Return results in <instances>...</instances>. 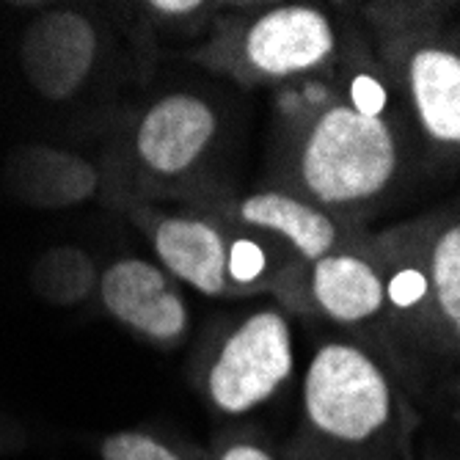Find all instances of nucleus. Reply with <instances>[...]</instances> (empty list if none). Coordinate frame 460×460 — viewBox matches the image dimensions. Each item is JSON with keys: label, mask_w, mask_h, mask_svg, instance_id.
<instances>
[{"label": "nucleus", "mask_w": 460, "mask_h": 460, "mask_svg": "<svg viewBox=\"0 0 460 460\" xmlns=\"http://www.w3.org/2000/svg\"><path fill=\"white\" fill-rule=\"evenodd\" d=\"M270 163L273 188L361 226L397 196L416 155L405 124L358 105L331 66L279 94Z\"/></svg>", "instance_id": "nucleus-1"}, {"label": "nucleus", "mask_w": 460, "mask_h": 460, "mask_svg": "<svg viewBox=\"0 0 460 460\" xmlns=\"http://www.w3.org/2000/svg\"><path fill=\"white\" fill-rule=\"evenodd\" d=\"M422 411L397 369L353 340H323L281 460H420Z\"/></svg>", "instance_id": "nucleus-2"}, {"label": "nucleus", "mask_w": 460, "mask_h": 460, "mask_svg": "<svg viewBox=\"0 0 460 460\" xmlns=\"http://www.w3.org/2000/svg\"><path fill=\"white\" fill-rule=\"evenodd\" d=\"M384 273L381 325L430 358L460 367V213H433L369 234Z\"/></svg>", "instance_id": "nucleus-3"}, {"label": "nucleus", "mask_w": 460, "mask_h": 460, "mask_svg": "<svg viewBox=\"0 0 460 460\" xmlns=\"http://www.w3.org/2000/svg\"><path fill=\"white\" fill-rule=\"evenodd\" d=\"M356 39L314 4H276L216 22L190 58L240 86H292L337 66Z\"/></svg>", "instance_id": "nucleus-4"}, {"label": "nucleus", "mask_w": 460, "mask_h": 460, "mask_svg": "<svg viewBox=\"0 0 460 460\" xmlns=\"http://www.w3.org/2000/svg\"><path fill=\"white\" fill-rule=\"evenodd\" d=\"M400 100L416 163H460V31L441 22L384 39L378 53Z\"/></svg>", "instance_id": "nucleus-5"}, {"label": "nucleus", "mask_w": 460, "mask_h": 460, "mask_svg": "<svg viewBox=\"0 0 460 460\" xmlns=\"http://www.w3.org/2000/svg\"><path fill=\"white\" fill-rule=\"evenodd\" d=\"M296 340L289 314L265 306L232 320L204 348L196 389L218 420L237 422L265 408L292 381Z\"/></svg>", "instance_id": "nucleus-6"}, {"label": "nucleus", "mask_w": 460, "mask_h": 460, "mask_svg": "<svg viewBox=\"0 0 460 460\" xmlns=\"http://www.w3.org/2000/svg\"><path fill=\"white\" fill-rule=\"evenodd\" d=\"M218 136L221 113L204 94L169 92L152 100L130 130V165L144 188L133 199L172 196L199 180L218 146Z\"/></svg>", "instance_id": "nucleus-7"}, {"label": "nucleus", "mask_w": 460, "mask_h": 460, "mask_svg": "<svg viewBox=\"0 0 460 460\" xmlns=\"http://www.w3.org/2000/svg\"><path fill=\"white\" fill-rule=\"evenodd\" d=\"M276 298L296 314H314L345 328L378 325L386 309L381 265L369 248V232L353 243L292 270Z\"/></svg>", "instance_id": "nucleus-8"}, {"label": "nucleus", "mask_w": 460, "mask_h": 460, "mask_svg": "<svg viewBox=\"0 0 460 460\" xmlns=\"http://www.w3.org/2000/svg\"><path fill=\"white\" fill-rule=\"evenodd\" d=\"M124 210L172 279L207 298H232L229 232L210 210L199 201H182L174 210H165L146 199H128Z\"/></svg>", "instance_id": "nucleus-9"}, {"label": "nucleus", "mask_w": 460, "mask_h": 460, "mask_svg": "<svg viewBox=\"0 0 460 460\" xmlns=\"http://www.w3.org/2000/svg\"><path fill=\"white\" fill-rule=\"evenodd\" d=\"M188 201H199L218 218L270 240L296 265L331 254L364 234V226L348 224L273 185L240 196H201Z\"/></svg>", "instance_id": "nucleus-10"}, {"label": "nucleus", "mask_w": 460, "mask_h": 460, "mask_svg": "<svg viewBox=\"0 0 460 460\" xmlns=\"http://www.w3.org/2000/svg\"><path fill=\"white\" fill-rule=\"evenodd\" d=\"M100 50V28L86 12L45 9L22 28L20 66L41 100L66 102L94 75Z\"/></svg>", "instance_id": "nucleus-11"}, {"label": "nucleus", "mask_w": 460, "mask_h": 460, "mask_svg": "<svg viewBox=\"0 0 460 460\" xmlns=\"http://www.w3.org/2000/svg\"><path fill=\"white\" fill-rule=\"evenodd\" d=\"M102 309L155 348H180L190 331V309L177 279L141 257L113 260L97 281Z\"/></svg>", "instance_id": "nucleus-12"}, {"label": "nucleus", "mask_w": 460, "mask_h": 460, "mask_svg": "<svg viewBox=\"0 0 460 460\" xmlns=\"http://www.w3.org/2000/svg\"><path fill=\"white\" fill-rule=\"evenodd\" d=\"M4 180L14 199L36 210L77 207L94 199L102 182L89 157L50 144H25L14 149L6 160Z\"/></svg>", "instance_id": "nucleus-13"}, {"label": "nucleus", "mask_w": 460, "mask_h": 460, "mask_svg": "<svg viewBox=\"0 0 460 460\" xmlns=\"http://www.w3.org/2000/svg\"><path fill=\"white\" fill-rule=\"evenodd\" d=\"M100 273L92 257L77 245H56L31 268L33 292L53 306H77L97 289Z\"/></svg>", "instance_id": "nucleus-14"}, {"label": "nucleus", "mask_w": 460, "mask_h": 460, "mask_svg": "<svg viewBox=\"0 0 460 460\" xmlns=\"http://www.w3.org/2000/svg\"><path fill=\"white\" fill-rule=\"evenodd\" d=\"M100 460H207V455H196L190 447H182L152 430H116L108 433L100 447Z\"/></svg>", "instance_id": "nucleus-15"}, {"label": "nucleus", "mask_w": 460, "mask_h": 460, "mask_svg": "<svg viewBox=\"0 0 460 460\" xmlns=\"http://www.w3.org/2000/svg\"><path fill=\"white\" fill-rule=\"evenodd\" d=\"M207 460H281V452L257 430H226L216 438Z\"/></svg>", "instance_id": "nucleus-16"}, {"label": "nucleus", "mask_w": 460, "mask_h": 460, "mask_svg": "<svg viewBox=\"0 0 460 460\" xmlns=\"http://www.w3.org/2000/svg\"><path fill=\"white\" fill-rule=\"evenodd\" d=\"M138 9H144L149 17L157 20H169V22H182V20H199L201 14H207V4H199V0H157V4H141Z\"/></svg>", "instance_id": "nucleus-17"}]
</instances>
